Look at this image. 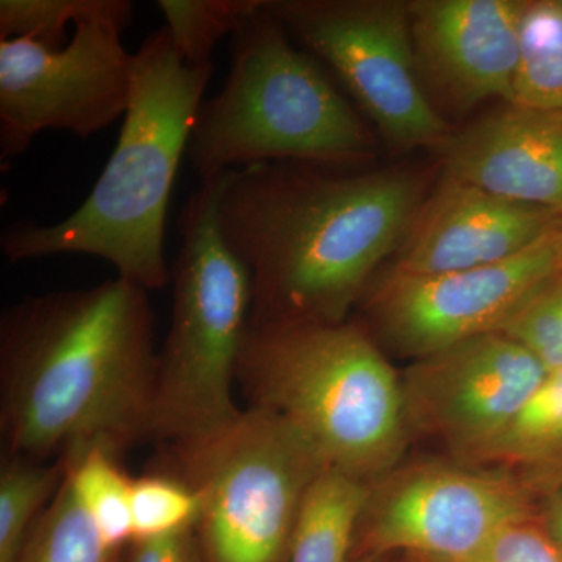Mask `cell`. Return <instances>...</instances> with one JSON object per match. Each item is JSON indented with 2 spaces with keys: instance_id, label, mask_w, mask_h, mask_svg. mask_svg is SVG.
<instances>
[{
  "instance_id": "22",
  "label": "cell",
  "mask_w": 562,
  "mask_h": 562,
  "mask_svg": "<svg viewBox=\"0 0 562 562\" xmlns=\"http://www.w3.org/2000/svg\"><path fill=\"white\" fill-rule=\"evenodd\" d=\"M261 0H158L177 55L188 65H206L214 47L232 35Z\"/></svg>"
},
{
  "instance_id": "7",
  "label": "cell",
  "mask_w": 562,
  "mask_h": 562,
  "mask_svg": "<svg viewBox=\"0 0 562 562\" xmlns=\"http://www.w3.org/2000/svg\"><path fill=\"white\" fill-rule=\"evenodd\" d=\"M202 495L203 562H281L303 495L328 468L290 422L250 406L216 441L176 457Z\"/></svg>"
},
{
  "instance_id": "13",
  "label": "cell",
  "mask_w": 562,
  "mask_h": 562,
  "mask_svg": "<svg viewBox=\"0 0 562 562\" xmlns=\"http://www.w3.org/2000/svg\"><path fill=\"white\" fill-rule=\"evenodd\" d=\"M527 2H408L420 76L458 109H472L494 98L513 105Z\"/></svg>"
},
{
  "instance_id": "8",
  "label": "cell",
  "mask_w": 562,
  "mask_h": 562,
  "mask_svg": "<svg viewBox=\"0 0 562 562\" xmlns=\"http://www.w3.org/2000/svg\"><path fill=\"white\" fill-rule=\"evenodd\" d=\"M135 3L99 0L76 22L68 46L0 40V162L21 157L44 131L90 139L124 120L131 102L133 55L122 33Z\"/></svg>"
},
{
  "instance_id": "23",
  "label": "cell",
  "mask_w": 562,
  "mask_h": 562,
  "mask_svg": "<svg viewBox=\"0 0 562 562\" xmlns=\"http://www.w3.org/2000/svg\"><path fill=\"white\" fill-rule=\"evenodd\" d=\"M202 495L181 476L144 475L133 479V541L198 528Z\"/></svg>"
},
{
  "instance_id": "15",
  "label": "cell",
  "mask_w": 562,
  "mask_h": 562,
  "mask_svg": "<svg viewBox=\"0 0 562 562\" xmlns=\"http://www.w3.org/2000/svg\"><path fill=\"white\" fill-rule=\"evenodd\" d=\"M439 151L447 179L562 216V109L508 105Z\"/></svg>"
},
{
  "instance_id": "27",
  "label": "cell",
  "mask_w": 562,
  "mask_h": 562,
  "mask_svg": "<svg viewBox=\"0 0 562 562\" xmlns=\"http://www.w3.org/2000/svg\"><path fill=\"white\" fill-rule=\"evenodd\" d=\"M127 562H203L198 528L133 541Z\"/></svg>"
},
{
  "instance_id": "1",
  "label": "cell",
  "mask_w": 562,
  "mask_h": 562,
  "mask_svg": "<svg viewBox=\"0 0 562 562\" xmlns=\"http://www.w3.org/2000/svg\"><path fill=\"white\" fill-rule=\"evenodd\" d=\"M149 291L131 281L29 297L0 325L7 457H120L151 438L158 355Z\"/></svg>"
},
{
  "instance_id": "14",
  "label": "cell",
  "mask_w": 562,
  "mask_h": 562,
  "mask_svg": "<svg viewBox=\"0 0 562 562\" xmlns=\"http://www.w3.org/2000/svg\"><path fill=\"white\" fill-rule=\"evenodd\" d=\"M562 227L561 214L447 179L414 222L394 273L435 276L509 260Z\"/></svg>"
},
{
  "instance_id": "20",
  "label": "cell",
  "mask_w": 562,
  "mask_h": 562,
  "mask_svg": "<svg viewBox=\"0 0 562 562\" xmlns=\"http://www.w3.org/2000/svg\"><path fill=\"white\" fill-rule=\"evenodd\" d=\"M120 553L103 542L65 475L33 527L20 562H120Z\"/></svg>"
},
{
  "instance_id": "30",
  "label": "cell",
  "mask_w": 562,
  "mask_h": 562,
  "mask_svg": "<svg viewBox=\"0 0 562 562\" xmlns=\"http://www.w3.org/2000/svg\"><path fill=\"white\" fill-rule=\"evenodd\" d=\"M560 277H562V269H561V273H560Z\"/></svg>"
},
{
  "instance_id": "29",
  "label": "cell",
  "mask_w": 562,
  "mask_h": 562,
  "mask_svg": "<svg viewBox=\"0 0 562 562\" xmlns=\"http://www.w3.org/2000/svg\"><path fill=\"white\" fill-rule=\"evenodd\" d=\"M409 562H452V561L436 560V558H427V557H413V554H409Z\"/></svg>"
},
{
  "instance_id": "10",
  "label": "cell",
  "mask_w": 562,
  "mask_h": 562,
  "mask_svg": "<svg viewBox=\"0 0 562 562\" xmlns=\"http://www.w3.org/2000/svg\"><path fill=\"white\" fill-rule=\"evenodd\" d=\"M562 269V227L509 260L435 276L391 273L372 308L392 346L424 358L501 330Z\"/></svg>"
},
{
  "instance_id": "12",
  "label": "cell",
  "mask_w": 562,
  "mask_h": 562,
  "mask_svg": "<svg viewBox=\"0 0 562 562\" xmlns=\"http://www.w3.org/2000/svg\"><path fill=\"white\" fill-rule=\"evenodd\" d=\"M522 344L487 333L436 351L406 373V409L450 446L479 458L547 375Z\"/></svg>"
},
{
  "instance_id": "2",
  "label": "cell",
  "mask_w": 562,
  "mask_h": 562,
  "mask_svg": "<svg viewBox=\"0 0 562 562\" xmlns=\"http://www.w3.org/2000/svg\"><path fill=\"white\" fill-rule=\"evenodd\" d=\"M327 166L273 161L225 172L220 225L250 269V328L342 324L416 220L420 184L408 172Z\"/></svg>"
},
{
  "instance_id": "26",
  "label": "cell",
  "mask_w": 562,
  "mask_h": 562,
  "mask_svg": "<svg viewBox=\"0 0 562 562\" xmlns=\"http://www.w3.org/2000/svg\"><path fill=\"white\" fill-rule=\"evenodd\" d=\"M462 562H562L561 550L538 516L506 525Z\"/></svg>"
},
{
  "instance_id": "5",
  "label": "cell",
  "mask_w": 562,
  "mask_h": 562,
  "mask_svg": "<svg viewBox=\"0 0 562 562\" xmlns=\"http://www.w3.org/2000/svg\"><path fill=\"white\" fill-rule=\"evenodd\" d=\"M238 384L251 406L290 422L328 468L369 482L405 449L403 383L357 325L249 327Z\"/></svg>"
},
{
  "instance_id": "11",
  "label": "cell",
  "mask_w": 562,
  "mask_h": 562,
  "mask_svg": "<svg viewBox=\"0 0 562 562\" xmlns=\"http://www.w3.org/2000/svg\"><path fill=\"white\" fill-rule=\"evenodd\" d=\"M532 516L531 491L513 476L430 465L372 491L364 547L462 562L506 525Z\"/></svg>"
},
{
  "instance_id": "17",
  "label": "cell",
  "mask_w": 562,
  "mask_h": 562,
  "mask_svg": "<svg viewBox=\"0 0 562 562\" xmlns=\"http://www.w3.org/2000/svg\"><path fill=\"white\" fill-rule=\"evenodd\" d=\"M63 461L70 490L103 542L117 552L131 546L133 479L121 468L120 457L92 447Z\"/></svg>"
},
{
  "instance_id": "24",
  "label": "cell",
  "mask_w": 562,
  "mask_h": 562,
  "mask_svg": "<svg viewBox=\"0 0 562 562\" xmlns=\"http://www.w3.org/2000/svg\"><path fill=\"white\" fill-rule=\"evenodd\" d=\"M99 0H2L0 40H33L49 49L68 46V25L90 14Z\"/></svg>"
},
{
  "instance_id": "28",
  "label": "cell",
  "mask_w": 562,
  "mask_h": 562,
  "mask_svg": "<svg viewBox=\"0 0 562 562\" xmlns=\"http://www.w3.org/2000/svg\"><path fill=\"white\" fill-rule=\"evenodd\" d=\"M542 524L562 553V491L550 503Z\"/></svg>"
},
{
  "instance_id": "21",
  "label": "cell",
  "mask_w": 562,
  "mask_h": 562,
  "mask_svg": "<svg viewBox=\"0 0 562 562\" xmlns=\"http://www.w3.org/2000/svg\"><path fill=\"white\" fill-rule=\"evenodd\" d=\"M561 457L562 369H554L479 458L535 464Z\"/></svg>"
},
{
  "instance_id": "25",
  "label": "cell",
  "mask_w": 562,
  "mask_h": 562,
  "mask_svg": "<svg viewBox=\"0 0 562 562\" xmlns=\"http://www.w3.org/2000/svg\"><path fill=\"white\" fill-rule=\"evenodd\" d=\"M498 333L527 347L547 371L562 369V277L538 292Z\"/></svg>"
},
{
  "instance_id": "3",
  "label": "cell",
  "mask_w": 562,
  "mask_h": 562,
  "mask_svg": "<svg viewBox=\"0 0 562 562\" xmlns=\"http://www.w3.org/2000/svg\"><path fill=\"white\" fill-rule=\"evenodd\" d=\"M213 72V63L181 60L168 29L151 31L133 54L120 139L90 195L57 224L10 225L0 235L3 255L10 261L91 255L143 290L165 288L171 281L165 232L173 181Z\"/></svg>"
},
{
  "instance_id": "4",
  "label": "cell",
  "mask_w": 562,
  "mask_h": 562,
  "mask_svg": "<svg viewBox=\"0 0 562 562\" xmlns=\"http://www.w3.org/2000/svg\"><path fill=\"white\" fill-rule=\"evenodd\" d=\"M335 80L261 0L231 35L222 90L195 114L188 146L195 173L205 181L258 162L368 158L371 135Z\"/></svg>"
},
{
  "instance_id": "19",
  "label": "cell",
  "mask_w": 562,
  "mask_h": 562,
  "mask_svg": "<svg viewBox=\"0 0 562 562\" xmlns=\"http://www.w3.org/2000/svg\"><path fill=\"white\" fill-rule=\"evenodd\" d=\"M65 461L5 457L0 469V562H20L33 527L60 490Z\"/></svg>"
},
{
  "instance_id": "18",
  "label": "cell",
  "mask_w": 562,
  "mask_h": 562,
  "mask_svg": "<svg viewBox=\"0 0 562 562\" xmlns=\"http://www.w3.org/2000/svg\"><path fill=\"white\" fill-rule=\"evenodd\" d=\"M513 105L562 109V0H528Z\"/></svg>"
},
{
  "instance_id": "16",
  "label": "cell",
  "mask_w": 562,
  "mask_h": 562,
  "mask_svg": "<svg viewBox=\"0 0 562 562\" xmlns=\"http://www.w3.org/2000/svg\"><path fill=\"white\" fill-rule=\"evenodd\" d=\"M366 480L325 468L303 495L288 562H347L372 490Z\"/></svg>"
},
{
  "instance_id": "9",
  "label": "cell",
  "mask_w": 562,
  "mask_h": 562,
  "mask_svg": "<svg viewBox=\"0 0 562 562\" xmlns=\"http://www.w3.org/2000/svg\"><path fill=\"white\" fill-rule=\"evenodd\" d=\"M269 11L397 149L439 147L449 127L422 88L408 2L283 0Z\"/></svg>"
},
{
  "instance_id": "6",
  "label": "cell",
  "mask_w": 562,
  "mask_h": 562,
  "mask_svg": "<svg viewBox=\"0 0 562 562\" xmlns=\"http://www.w3.org/2000/svg\"><path fill=\"white\" fill-rule=\"evenodd\" d=\"M224 173L201 181L179 217L172 322L158 353L151 438L176 457L216 441L243 417L235 384L250 327V269L220 225Z\"/></svg>"
}]
</instances>
